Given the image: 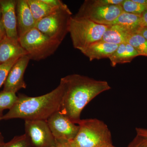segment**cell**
Segmentation results:
<instances>
[{"label": "cell", "mask_w": 147, "mask_h": 147, "mask_svg": "<svg viewBox=\"0 0 147 147\" xmlns=\"http://www.w3.org/2000/svg\"><path fill=\"white\" fill-rule=\"evenodd\" d=\"M60 83L63 92L59 111L76 124L81 120V113L87 104L111 88L106 81L76 74L63 77Z\"/></svg>", "instance_id": "6da1fadb"}, {"label": "cell", "mask_w": 147, "mask_h": 147, "mask_svg": "<svg viewBox=\"0 0 147 147\" xmlns=\"http://www.w3.org/2000/svg\"><path fill=\"white\" fill-rule=\"evenodd\" d=\"M63 89L59 85L52 91L40 96L30 97L20 94L16 104L0 121L13 119L26 120H45L59 111L62 100Z\"/></svg>", "instance_id": "7a4b0ae2"}, {"label": "cell", "mask_w": 147, "mask_h": 147, "mask_svg": "<svg viewBox=\"0 0 147 147\" xmlns=\"http://www.w3.org/2000/svg\"><path fill=\"white\" fill-rule=\"evenodd\" d=\"M75 138L68 142L70 147H106L112 144V134L107 125L96 119H81Z\"/></svg>", "instance_id": "3957f363"}, {"label": "cell", "mask_w": 147, "mask_h": 147, "mask_svg": "<svg viewBox=\"0 0 147 147\" xmlns=\"http://www.w3.org/2000/svg\"><path fill=\"white\" fill-rule=\"evenodd\" d=\"M108 27L87 18L71 16L69 33L73 47L82 52L92 43L101 40Z\"/></svg>", "instance_id": "277c9868"}, {"label": "cell", "mask_w": 147, "mask_h": 147, "mask_svg": "<svg viewBox=\"0 0 147 147\" xmlns=\"http://www.w3.org/2000/svg\"><path fill=\"white\" fill-rule=\"evenodd\" d=\"M19 42L30 59L39 61L53 55L61 44L50 38L35 27L19 37Z\"/></svg>", "instance_id": "5b68a950"}, {"label": "cell", "mask_w": 147, "mask_h": 147, "mask_svg": "<svg viewBox=\"0 0 147 147\" xmlns=\"http://www.w3.org/2000/svg\"><path fill=\"white\" fill-rule=\"evenodd\" d=\"M123 12L121 5H109L101 0H86L74 16L89 19L96 24L110 26Z\"/></svg>", "instance_id": "8992f818"}, {"label": "cell", "mask_w": 147, "mask_h": 147, "mask_svg": "<svg viewBox=\"0 0 147 147\" xmlns=\"http://www.w3.org/2000/svg\"><path fill=\"white\" fill-rule=\"evenodd\" d=\"M72 15L68 7L60 9L38 21L35 28L51 39L61 43L69 33Z\"/></svg>", "instance_id": "52a82bcc"}, {"label": "cell", "mask_w": 147, "mask_h": 147, "mask_svg": "<svg viewBox=\"0 0 147 147\" xmlns=\"http://www.w3.org/2000/svg\"><path fill=\"white\" fill-rule=\"evenodd\" d=\"M47 122L57 142L68 143L75 138L79 131V125L59 111L50 116Z\"/></svg>", "instance_id": "ba28073f"}, {"label": "cell", "mask_w": 147, "mask_h": 147, "mask_svg": "<svg viewBox=\"0 0 147 147\" xmlns=\"http://www.w3.org/2000/svg\"><path fill=\"white\" fill-rule=\"evenodd\" d=\"M25 127V134L34 147H53L56 144L47 121L26 120Z\"/></svg>", "instance_id": "9c48e42d"}, {"label": "cell", "mask_w": 147, "mask_h": 147, "mask_svg": "<svg viewBox=\"0 0 147 147\" xmlns=\"http://www.w3.org/2000/svg\"><path fill=\"white\" fill-rule=\"evenodd\" d=\"M30 60L28 55L17 60L9 72L4 84V91L16 93L19 90L26 88L24 75Z\"/></svg>", "instance_id": "30bf717a"}, {"label": "cell", "mask_w": 147, "mask_h": 147, "mask_svg": "<svg viewBox=\"0 0 147 147\" xmlns=\"http://www.w3.org/2000/svg\"><path fill=\"white\" fill-rule=\"evenodd\" d=\"M15 0H0L1 21L7 37L19 40Z\"/></svg>", "instance_id": "8fae6325"}, {"label": "cell", "mask_w": 147, "mask_h": 147, "mask_svg": "<svg viewBox=\"0 0 147 147\" xmlns=\"http://www.w3.org/2000/svg\"><path fill=\"white\" fill-rule=\"evenodd\" d=\"M18 37L35 27L36 22L26 0H17L16 7Z\"/></svg>", "instance_id": "7c38bea8"}, {"label": "cell", "mask_w": 147, "mask_h": 147, "mask_svg": "<svg viewBox=\"0 0 147 147\" xmlns=\"http://www.w3.org/2000/svg\"><path fill=\"white\" fill-rule=\"evenodd\" d=\"M27 55L19 40L6 36L0 42V64Z\"/></svg>", "instance_id": "4fadbf2b"}, {"label": "cell", "mask_w": 147, "mask_h": 147, "mask_svg": "<svg viewBox=\"0 0 147 147\" xmlns=\"http://www.w3.org/2000/svg\"><path fill=\"white\" fill-rule=\"evenodd\" d=\"M118 45L100 40L92 43L82 52L90 61L109 58L117 50Z\"/></svg>", "instance_id": "5bb4252c"}, {"label": "cell", "mask_w": 147, "mask_h": 147, "mask_svg": "<svg viewBox=\"0 0 147 147\" xmlns=\"http://www.w3.org/2000/svg\"><path fill=\"white\" fill-rule=\"evenodd\" d=\"M139 56L140 55L136 49L127 42L119 45L115 53L109 59L111 65L115 67L119 64L130 63L133 59Z\"/></svg>", "instance_id": "9a60e30c"}, {"label": "cell", "mask_w": 147, "mask_h": 147, "mask_svg": "<svg viewBox=\"0 0 147 147\" xmlns=\"http://www.w3.org/2000/svg\"><path fill=\"white\" fill-rule=\"evenodd\" d=\"M131 34V32L121 26L110 25L104 33L101 40L111 44L119 45L122 43H127Z\"/></svg>", "instance_id": "2e32d148"}, {"label": "cell", "mask_w": 147, "mask_h": 147, "mask_svg": "<svg viewBox=\"0 0 147 147\" xmlns=\"http://www.w3.org/2000/svg\"><path fill=\"white\" fill-rule=\"evenodd\" d=\"M112 25L121 26L131 33H137L143 27L141 16L124 11L110 25Z\"/></svg>", "instance_id": "e0dca14e"}, {"label": "cell", "mask_w": 147, "mask_h": 147, "mask_svg": "<svg viewBox=\"0 0 147 147\" xmlns=\"http://www.w3.org/2000/svg\"><path fill=\"white\" fill-rule=\"evenodd\" d=\"M26 1L36 23L40 19L60 9L53 8L44 2L43 0Z\"/></svg>", "instance_id": "ac0fdd59"}, {"label": "cell", "mask_w": 147, "mask_h": 147, "mask_svg": "<svg viewBox=\"0 0 147 147\" xmlns=\"http://www.w3.org/2000/svg\"><path fill=\"white\" fill-rule=\"evenodd\" d=\"M127 43L135 48L140 56L147 57V40L141 35L137 33L131 34Z\"/></svg>", "instance_id": "d6986e66"}, {"label": "cell", "mask_w": 147, "mask_h": 147, "mask_svg": "<svg viewBox=\"0 0 147 147\" xmlns=\"http://www.w3.org/2000/svg\"><path fill=\"white\" fill-rule=\"evenodd\" d=\"M18 96L15 93L3 90L0 92V117L6 109L10 110L16 104Z\"/></svg>", "instance_id": "ffe728a7"}, {"label": "cell", "mask_w": 147, "mask_h": 147, "mask_svg": "<svg viewBox=\"0 0 147 147\" xmlns=\"http://www.w3.org/2000/svg\"><path fill=\"white\" fill-rule=\"evenodd\" d=\"M121 6L124 12L139 16H142L147 9L146 7L136 2L134 0H123Z\"/></svg>", "instance_id": "44dd1931"}, {"label": "cell", "mask_w": 147, "mask_h": 147, "mask_svg": "<svg viewBox=\"0 0 147 147\" xmlns=\"http://www.w3.org/2000/svg\"><path fill=\"white\" fill-rule=\"evenodd\" d=\"M30 142L26 134L16 136L7 143H5L1 147H29Z\"/></svg>", "instance_id": "7402d4cb"}, {"label": "cell", "mask_w": 147, "mask_h": 147, "mask_svg": "<svg viewBox=\"0 0 147 147\" xmlns=\"http://www.w3.org/2000/svg\"><path fill=\"white\" fill-rule=\"evenodd\" d=\"M18 59L11 60L5 63L0 64V88L4 84L9 70Z\"/></svg>", "instance_id": "603a6c76"}, {"label": "cell", "mask_w": 147, "mask_h": 147, "mask_svg": "<svg viewBox=\"0 0 147 147\" xmlns=\"http://www.w3.org/2000/svg\"><path fill=\"white\" fill-rule=\"evenodd\" d=\"M127 147H147V137L137 134Z\"/></svg>", "instance_id": "cb8c5ba5"}, {"label": "cell", "mask_w": 147, "mask_h": 147, "mask_svg": "<svg viewBox=\"0 0 147 147\" xmlns=\"http://www.w3.org/2000/svg\"><path fill=\"white\" fill-rule=\"evenodd\" d=\"M43 1L53 8H63L67 7L66 5L64 3L63 1L60 0H43Z\"/></svg>", "instance_id": "d4e9b609"}, {"label": "cell", "mask_w": 147, "mask_h": 147, "mask_svg": "<svg viewBox=\"0 0 147 147\" xmlns=\"http://www.w3.org/2000/svg\"><path fill=\"white\" fill-rule=\"evenodd\" d=\"M123 0H101V2L105 4L109 5H121Z\"/></svg>", "instance_id": "484cf974"}, {"label": "cell", "mask_w": 147, "mask_h": 147, "mask_svg": "<svg viewBox=\"0 0 147 147\" xmlns=\"http://www.w3.org/2000/svg\"><path fill=\"white\" fill-rule=\"evenodd\" d=\"M6 36V34L5 30L2 22L1 18H0V42Z\"/></svg>", "instance_id": "4316f807"}, {"label": "cell", "mask_w": 147, "mask_h": 147, "mask_svg": "<svg viewBox=\"0 0 147 147\" xmlns=\"http://www.w3.org/2000/svg\"><path fill=\"white\" fill-rule=\"evenodd\" d=\"M137 135L147 137V129L143 128H136Z\"/></svg>", "instance_id": "83f0119b"}, {"label": "cell", "mask_w": 147, "mask_h": 147, "mask_svg": "<svg viewBox=\"0 0 147 147\" xmlns=\"http://www.w3.org/2000/svg\"><path fill=\"white\" fill-rule=\"evenodd\" d=\"M137 33L141 35L147 40V27H142L138 31Z\"/></svg>", "instance_id": "f1b7e54d"}, {"label": "cell", "mask_w": 147, "mask_h": 147, "mask_svg": "<svg viewBox=\"0 0 147 147\" xmlns=\"http://www.w3.org/2000/svg\"><path fill=\"white\" fill-rule=\"evenodd\" d=\"M141 16L143 27H147V9L143 13Z\"/></svg>", "instance_id": "f546056e"}, {"label": "cell", "mask_w": 147, "mask_h": 147, "mask_svg": "<svg viewBox=\"0 0 147 147\" xmlns=\"http://www.w3.org/2000/svg\"><path fill=\"white\" fill-rule=\"evenodd\" d=\"M53 147H70L68 143L57 142L56 144Z\"/></svg>", "instance_id": "4dcf8cb0"}, {"label": "cell", "mask_w": 147, "mask_h": 147, "mask_svg": "<svg viewBox=\"0 0 147 147\" xmlns=\"http://www.w3.org/2000/svg\"><path fill=\"white\" fill-rule=\"evenodd\" d=\"M134 1L147 7V0H134Z\"/></svg>", "instance_id": "1f68e13d"}, {"label": "cell", "mask_w": 147, "mask_h": 147, "mask_svg": "<svg viewBox=\"0 0 147 147\" xmlns=\"http://www.w3.org/2000/svg\"><path fill=\"white\" fill-rule=\"evenodd\" d=\"M4 144V142L3 137L2 134L0 132V147L1 146Z\"/></svg>", "instance_id": "d6a6232c"}, {"label": "cell", "mask_w": 147, "mask_h": 147, "mask_svg": "<svg viewBox=\"0 0 147 147\" xmlns=\"http://www.w3.org/2000/svg\"><path fill=\"white\" fill-rule=\"evenodd\" d=\"M0 18H1V7H0Z\"/></svg>", "instance_id": "836d02e7"}, {"label": "cell", "mask_w": 147, "mask_h": 147, "mask_svg": "<svg viewBox=\"0 0 147 147\" xmlns=\"http://www.w3.org/2000/svg\"><path fill=\"white\" fill-rule=\"evenodd\" d=\"M106 147H116L115 146H113V144H111L109 145V146H108Z\"/></svg>", "instance_id": "e575fe53"}]
</instances>
